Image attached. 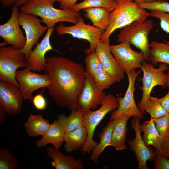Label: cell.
<instances>
[{"label":"cell","instance_id":"1","mask_svg":"<svg viewBox=\"0 0 169 169\" xmlns=\"http://www.w3.org/2000/svg\"><path fill=\"white\" fill-rule=\"evenodd\" d=\"M46 59L44 74L51 80L47 88L49 95L61 108L76 110L77 99L86 78L84 68L66 57L52 56Z\"/></svg>","mask_w":169,"mask_h":169},{"label":"cell","instance_id":"2","mask_svg":"<svg viewBox=\"0 0 169 169\" xmlns=\"http://www.w3.org/2000/svg\"><path fill=\"white\" fill-rule=\"evenodd\" d=\"M57 0H29L20 8V11L40 17L41 21L49 28L54 27L59 22H66L76 24L81 16L79 12L72 10L54 8Z\"/></svg>","mask_w":169,"mask_h":169},{"label":"cell","instance_id":"3","mask_svg":"<svg viewBox=\"0 0 169 169\" xmlns=\"http://www.w3.org/2000/svg\"><path fill=\"white\" fill-rule=\"evenodd\" d=\"M146 9L133 0H119L111 12L110 23L100 40L110 42V37L116 30L124 28L136 21H144L149 16Z\"/></svg>","mask_w":169,"mask_h":169},{"label":"cell","instance_id":"4","mask_svg":"<svg viewBox=\"0 0 169 169\" xmlns=\"http://www.w3.org/2000/svg\"><path fill=\"white\" fill-rule=\"evenodd\" d=\"M119 105L117 97L109 94L106 95L98 109L95 111L89 110L84 112L83 126L87 132L88 138L85 144L81 149L82 153L89 155L92 152L98 143L93 139L96 127L107 113L117 109Z\"/></svg>","mask_w":169,"mask_h":169},{"label":"cell","instance_id":"5","mask_svg":"<svg viewBox=\"0 0 169 169\" xmlns=\"http://www.w3.org/2000/svg\"><path fill=\"white\" fill-rule=\"evenodd\" d=\"M153 27L151 20L135 21L120 30L117 36V41L133 45L141 50L146 60L149 61L150 47L148 35Z\"/></svg>","mask_w":169,"mask_h":169},{"label":"cell","instance_id":"6","mask_svg":"<svg viewBox=\"0 0 169 169\" xmlns=\"http://www.w3.org/2000/svg\"><path fill=\"white\" fill-rule=\"evenodd\" d=\"M140 69L143 73L142 79V95L141 99L137 105L141 113L143 115L153 88L156 85L162 87L168 86L166 82V74L165 72L169 69V65L160 63L158 67L156 68L151 64L145 61Z\"/></svg>","mask_w":169,"mask_h":169},{"label":"cell","instance_id":"7","mask_svg":"<svg viewBox=\"0 0 169 169\" xmlns=\"http://www.w3.org/2000/svg\"><path fill=\"white\" fill-rule=\"evenodd\" d=\"M13 46L0 48V80L19 87L15 74L19 68L27 66L25 54Z\"/></svg>","mask_w":169,"mask_h":169},{"label":"cell","instance_id":"8","mask_svg":"<svg viewBox=\"0 0 169 169\" xmlns=\"http://www.w3.org/2000/svg\"><path fill=\"white\" fill-rule=\"evenodd\" d=\"M55 30L59 36L69 34L74 38L88 41L90 44V47L84 50L87 54L95 51L98 42L104 32L93 25L85 23L81 16L74 25L67 26L60 24L56 27Z\"/></svg>","mask_w":169,"mask_h":169},{"label":"cell","instance_id":"9","mask_svg":"<svg viewBox=\"0 0 169 169\" xmlns=\"http://www.w3.org/2000/svg\"><path fill=\"white\" fill-rule=\"evenodd\" d=\"M141 70L136 71L134 69L126 73L128 80V85L126 92L123 97H117L119 105L118 108L111 112L110 119L114 120L119 118L137 117H143L136 105L134 98L135 81Z\"/></svg>","mask_w":169,"mask_h":169},{"label":"cell","instance_id":"10","mask_svg":"<svg viewBox=\"0 0 169 169\" xmlns=\"http://www.w3.org/2000/svg\"><path fill=\"white\" fill-rule=\"evenodd\" d=\"M15 77L25 100H32L33 93L35 90L41 88H48L51 83L48 74L36 73L27 67L23 70H17Z\"/></svg>","mask_w":169,"mask_h":169},{"label":"cell","instance_id":"11","mask_svg":"<svg viewBox=\"0 0 169 169\" xmlns=\"http://www.w3.org/2000/svg\"><path fill=\"white\" fill-rule=\"evenodd\" d=\"M18 21L19 25L25 31L26 39L25 46L20 51L25 54L27 58L33 46L47 31L48 28L42 25L41 20L38 19L36 16L29 13L19 12Z\"/></svg>","mask_w":169,"mask_h":169},{"label":"cell","instance_id":"12","mask_svg":"<svg viewBox=\"0 0 169 169\" xmlns=\"http://www.w3.org/2000/svg\"><path fill=\"white\" fill-rule=\"evenodd\" d=\"M126 42L118 45H110V50L120 67L126 73L134 69L141 68L145 58L141 51L133 50Z\"/></svg>","mask_w":169,"mask_h":169},{"label":"cell","instance_id":"13","mask_svg":"<svg viewBox=\"0 0 169 169\" xmlns=\"http://www.w3.org/2000/svg\"><path fill=\"white\" fill-rule=\"evenodd\" d=\"M86 75L84 84L77 103L76 110L83 112L98 108L106 96L103 90L97 86L93 78L86 72Z\"/></svg>","mask_w":169,"mask_h":169},{"label":"cell","instance_id":"14","mask_svg":"<svg viewBox=\"0 0 169 169\" xmlns=\"http://www.w3.org/2000/svg\"><path fill=\"white\" fill-rule=\"evenodd\" d=\"M140 118L133 117L131 122V127L135 133V137L128 142L130 148L135 153L138 162V169H148L147 161L153 160L156 153L153 149L146 146L144 143L139 128Z\"/></svg>","mask_w":169,"mask_h":169},{"label":"cell","instance_id":"15","mask_svg":"<svg viewBox=\"0 0 169 169\" xmlns=\"http://www.w3.org/2000/svg\"><path fill=\"white\" fill-rule=\"evenodd\" d=\"M18 8L15 5L12 7L10 18L0 25V36L7 44L21 49L25 46L26 39L20 28Z\"/></svg>","mask_w":169,"mask_h":169},{"label":"cell","instance_id":"16","mask_svg":"<svg viewBox=\"0 0 169 169\" xmlns=\"http://www.w3.org/2000/svg\"><path fill=\"white\" fill-rule=\"evenodd\" d=\"M24 100L19 87L11 83L0 82V110L8 114L19 113Z\"/></svg>","mask_w":169,"mask_h":169},{"label":"cell","instance_id":"17","mask_svg":"<svg viewBox=\"0 0 169 169\" xmlns=\"http://www.w3.org/2000/svg\"><path fill=\"white\" fill-rule=\"evenodd\" d=\"M54 29V27L48 28L42 40L29 53L27 58L26 67L31 70L40 72L44 70L46 62L45 54L53 49L50 38Z\"/></svg>","mask_w":169,"mask_h":169},{"label":"cell","instance_id":"18","mask_svg":"<svg viewBox=\"0 0 169 169\" xmlns=\"http://www.w3.org/2000/svg\"><path fill=\"white\" fill-rule=\"evenodd\" d=\"M110 42L98 41L96 53L101 64L102 68L114 79L119 82L124 78L125 72L119 65L109 49Z\"/></svg>","mask_w":169,"mask_h":169},{"label":"cell","instance_id":"19","mask_svg":"<svg viewBox=\"0 0 169 169\" xmlns=\"http://www.w3.org/2000/svg\"><path fill=\"white\" fill-rule=\"evenodd\" d=\"M48 157L52 159V166L56 169H83L82 161L76 159L70 155H65L54 147H49L46 149Z\"/></svg>","mask_w":169,"mask_h":169},{"label":"cell","instance_id":"20","mask_svg":"<svg viewBox=\"0 0 169 169\" xmlns=\"http://www.w3.org/2000/svg\"><path fill=\"white\" fill-rule=\"evenodd\" d=\"M65 132L58 120H55L50 124L48 130L42 136V138L35 142L36 146L39 148L45 147L48 144H51L54 148L59 150L64 141Z\"/></svg>","mask_w":169,"mask_h":169},{"label":"cell","instance_id":"21","mask_svg":"<svg viewBox=\"0 0 169 169\" xmlns=\"http://www.w3.org/2000/svg\"><path fill=\"white\" fill-rule=\"evenodd\" d=\"M113 9L103 7L86 8L84 16L90 19L95 27L104 31L107 29L110 23V13Z\"/></svg>","mask_w":169,"mask_h":169},{"label":"cell","instance_id":"22","mask_svg":"<svg viewBox=\"0 0 169 169\" xmlns=\"http://www.w3.org/2000/svg\"><path fill=\"white\" fill-rule=\"evenodd\" d=\"M139 128L143 132L142 139L145 145L153 146L156 153H158L161 149L162 139L152 118L142 124L140 123Z\"/></svg>","mask_w":169,"mask_h":169},{"label":"cell","instance_id":"23","mask_svg":"<svg viewBox=\"0 0 169 169\" xmlns=\"http://www.w3.org/2000/svg\"><path fill=\"white\" fill-rule=\"evenodd\" d=\"M130 118H119L114 119L110 146L116 150L121 151L127 148L125 143L127 131V123Z\"/></svg>","mask_w":169,"mask_h":169},{"label":"cell","instance_id":"24","mask_svg":"<svg viewBox=\"0 0 169 169\" xmlns=\"http://www.w3.org/2000/svg\"><path fill=\"white\" fill-rule=\"evenodd\" d=\"M88 133L85 128L81 126L72 131L65 133L64 141L65 151L70 153L82 148L85 144Z\"/></svg>","mask_w":169,"mask_h":169},{"label":"cell","instance_id":"25","mask_svg":"<svg viewBox=\"0 0 169 169\" xmlns=\"http://www.w3.org/2000/svg\"><path fill=\"white\" fill-rule=\"evenodd\" d=\"M50 124L41 115L31 114L24 125L28 136H43L48 130Z\"/></svg>","mask_w":169,"mask_h":169},{"label":"cell","instance_id":"26","mask_svg":"<svg viewBox=\"0 0 169 169\" xmlns=\"http://www.w3.org/2000/svg\"><path fill=\"white\" fill-rule=\"evenodd\" d=\"M114 122V119H110L98 136V137L100 139V142L93 149L90 157V160L93 161L95 163H97L99 157L105 149L110 146Z\"/></svg>","mask_w":169,"mask_h":169},{"label":"cell","instance_id":"27","mask_svg":"<svg viewBox=\"0 0 169 169\" xmlns=\"http://www.w3.org/2000/svg\"><path fill=\"white\" fill-rule=\"evenodd\" d=\"M149 61L154 66L158 63L169 65V44L153 41L150 44Z\"/></svg>","mask_w":169,"mask_h":169},{"label":"cell","instance_id":"28","mask_svg":"<svg viewBox=\"0 0 169 169\" xmlns=\"http://www.w3.org/2000/svg\"><path fill=\"white\" fill-rule=\"evenodd\" d=\"M58 120L65 133L72 131L83 126L84 112L77 110H71L70 115L66 116L64 114L58 116Z\"/></svg>","mask_w":169,"mask_h":169},{"label":"cell","instance_id":"29","mask_svg":"<svg viewBox=\"0 0 169 169\" xmlns=\"http://www.w3.org/2000/svg\"><path fill=\"white\" fill-rule=\"evenodd\" d=\"M116 1L112 0H84L76 4L72 10L79 12L82 10L88 8L103 7L114 9Z\"/></svg>","mask_w":169,"mask_h":169},{"label":"cell","instance_id":"30","mask_svg":"<svg viewBox=\"0 0 169 169\" xmlns=\"http://www.w3.org/2000/svg\"><path fill=\"white\" fill-rule=\"evenodd\" d=\"M19 161L11 151L3 148H0V169H17Z\"/></svg>","mask_w":169,"mask_h":169},{"label":"cell","instance_id":"31","mask_svg":"<svg viewBox=\"0 0 169 169\" xmlns=\"http://www.w3.org/2000/svg\"><path fill=\"white\" fill-rule=\"evenodd\" d=\"M145 111L150 114L152 118L161 117L168 114L163 107L159 98L151 96L146 106Z\"/></svg>","mask_w":169,"mask_h":169},{"label":"cell","instance_id":"32","mask_svg":"<svg viewBox=\"0 0 169 169\" xmlns=\"http://www.w3.org/2000/svg\"><path fill=\"white\" fill-rule=\"evenodd\" d=\"M93 78L97 86L103 90L115 82L112 77L102 68L98 70Z\"/></svg>","mask_w":169,"mask_h":169},{"label":"cell","instance_id":"33","mask_svg":"<svg viewBox=\"0 0 169 169\" xmlns=\"http://www.w3.org/2000/svg\"><path fill=\"white\" fill-rule=\"evenodd\" d=\"M85 63V71L92 77L98 70L102 68L101 63L95 51L87 54Z\"/></svg>","mask_w":169,"mask_h":169},{"label":"cell","instance_id":"34","mask_svg":"<svg viewBox=\"0 0 169 169\" xmlns=\"http://www.w3.org/2000/svg\"><path fill=\"white\" fill-rule=\"evenodd\" d=\"M152 119L161 139H169V114L161 117Z\"/></svg>","mask_w":169,"mask_h":169},{"label":"cell","instance_id":"35","mask_svg":"<svg viewBox=\"0 0 169 169\" xmlns=\"http://www.w3.org/2000/svg\"><path fill=\"white\" fill-rule=\"evenodd\" d=\"M149 16L159 19L162 29L169 34V13L157 10H152L149 12ZM169 44V40L167 42Z\"/></svg>","mask_w":169,"mask_h":169},{"label":"cell","instance_id":"36","mask_svg":"<svg viewBox=\"0 0 169 169\" xmlns=\"http://www.w3.org/2000/svg\"><path fill=\"white\" fill-rule=\"evenodd\" d=\"M141 7L149 10H157L169 13V3L164 1L138 4Z\"/></svg>","mask_w":169,"mask_h":169},{"label":"cell","instance_id":"37","mask_svg":"<svg viewBox=\"0 0 169 169\" xmlns=\"http://www.w3.org/2000/svg\"><path fill=\"white\" fill-rule=\"evenodd\" d=\"M155 169H169V158L156 153L154 159Z\"/></svg>","mask_w":169,"mask_h":169},{"label":"cell","instance_id":"38","mask_svg":"<svg viewBox=\"0 0 169 169\" xmlns=\"http://www.w3.org/2000/svg\"><path fill=\"white\" fill-rule=\"evenodd\" d=\"M32 100L34 107L38 110H43L47 107L46 100L41 93L35 95Z\"/></svg>","mask_w":169,"mask_h":169},{"label":"cell","instance_id":"39","mask_svg":"<svg viewBox=\"0 0 169 169\" xmlns=\"http://www.w3.org/2000/svg\"><path fill=\"white\" fill-rule=\"evenodd\" d=\"M78 0H57L60 4V8L62 9L72 10L76 4Z\"/></svg>","mask_w":169,"mask_h":169},{"label":"cell","instance_id":"40","mask_svg":"<svg viewBox=\"0 0 169 169\" xmlns=\"http://www.w3.org/2000/svg\"><path fill=\"white\" fill-rule=\"evenodd\" d=\"M157 153L162 154L169 158V139H162L161 149Z\"/></svg>","mask_w":169,"mask_h":169},{"label":"cell","instance_id":"41","mask_svg":"<svg viewBox=\"0 0 169 169\" xmlns=\"http://www.w3.org/2000/svg\"><path fill=\"white\" fill-rule=\"evenodd\" d=\"M159 100L163 108L169 114V90L165 96L159 98Z\"/></svg>","mask_w":169,"mask_h":169},{"label":"cell","instance_id":"42","mask_svg":"<svg viewBox=\"0 0 169 169\" xmlns=\"http://www.w3.org/2000/svg\"><path fill=\"white\" fill-rule=\"evenodd\" d=\"M0 1L3 6L10 7L14 3L15 0H0Z\"/></svg>","mask_w":169,"mask_h":169},{"label":"cell","instance_id":"43","mask_svg":"<svg viewBox=\"0 0 169 169\" xmlns=\"http://www.w3.org/2000/svg\"><path fill=\"white\" fill-rule=\"evenodd\" d=\"M137 4L152 3L155 2L161 1L162 0H133Z\"/></svg>","mask_w":169,"mask_h":169},{"label":"cell","instance_id":"44","mask_svg":"<svg viewBox=\"0 0 169 169\" xmlns=\"http://www.w3.org/2000/svg\"><path fill=\"white\" fill-rule=\"evenodd\" d=\"M28 0H15L14 3L15 5L17 7H19L25 3Z\"/></svg>","mask_w":169,"mask_h":169},{"label":"cell","instance_id":"45","mask_svg":"<svg viewBox=\"0 0 169 169\" xmlns=\"http://www.w3.org/2000/svg\"><path fill=\"white\" fill-rule=\"evenodd\" d=\"M6 112L0 110V122L1 123L5 119L6 116Z\"/></svg>","mask_w":169,"mask_h":169},{"label":"cell","instance_id":"46","mask_svg":"<svg viewBox=\"0 0 169 169\" xmlns=\"http://www.w3.org/2000/svg\"><path fill=\"white\" fill-rule=\"evenodd\" d=\"M166 74V82L168 87L169 86V69L168 70Z\"/></svg>","mask_w":169,"mask_h":169},{"label":"cell","instance_id":"47","mask_svg":"<svg viewBox=\"0 0 169 169\" xmlns=\"http://www.w3.org/2000/svg\"><path fill=\"white\" fill-rule=\"evenodd\" d=\"M113 0V1H118L119 0Z\"/></svg>","mask_w":169,"mask_h":169}]
</instances>
